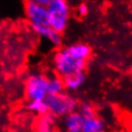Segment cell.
I'll use <instances>...</instances> for the list:
<instances>
[{
	"label": "cell",
	"instance_id": "cell-17",
	"mask_svg": "<svg viewBox=\"0 0 132 132\" xmlns=\"http://www.w3.org/2000/svg\"><path fill=\"white\" fill-rule=\"evenodd\" d=\"M131 73H132V64H131Z\"/></svg>",
	"mask_w": 132,
	"mask_h": 132
},
{
	"label": "cell",
	"instance_id": "cell-8",
	"mask_svg": "<svg viewBox=\"0 0 132 132\" xmlns=\"http://www.w3.org/2000/svg\"><path fill=\"white\" fill-rule=\"evenodd\" d=\"M85 80H86L85 73L84 72H80V73H74L64 77L63 78V83H64V86L66 88L74 91V90H78L85 83Z\"/></svg>",
	"mask_w": 132,
	"mask_h": 132
},
{
	"label": "cell",
	"instance_id": "cell-4",
	"mask_svg": "<svg viewBox=\"0 0 132 132\" xmlns=\"http://www.w3.org/2000/svg\"><path fill=\"white\" fill-rule=\"evenodd\" d=\"M48 77L44 74H31L29 75L25 83V94L29 102L44 101L47 97Z\"/></svg>",
	"mask_w": 132,
	"mask_h": 132
},
{
	"label": "cell",
	"instance_id": "cell-1",
	"mask_svg": "<svg viewBox=\"0 0 132 132\" xmlns=\"http://www.w3.org/2000/svg\"><path fill=\"white\" fill-rule=\"evenodd\" d=\"M48 14V25L55 31L62 35L70 20V6L65 0H48L46 6Z\"/></svg>",
	"mask_w": 132,
	"mask_h": 132
},
{
	"label": "cell",
	"instance_id": "cell-16",
	"mask_svg": "<svg viewBox=\"0 0 132 132\" xmlns=\"http://www.w3.org/2000/svg\"><path fill=\"white\" fill-rule=\"evenodd\" d=\"M70 132H82L81 130H75V131H70Z\"/></svg>",
	"mask_w": 132,
	"mask_h": 132
},
{
	"label": "cell",
	"instance_id": "cell-9",
	"mask_svg": "<svg viewBox=\"0 0 132 132\" xmlns=\"http://www.w3.org/2000/svg\"><path fill=\"white\" fill-rule=\"evenodd\" d=\"M82 132H103L104 131V123L100 118L96 115L90 119H83L81 125Z\"/></svg>",
	"mask_w": 132,
	"mask_h": 132
},
{
	"label": "cell",
	"instance_id": "cell-6",
	"mask_svg": "<svg viewBox=\"0 0 132 132\" xmlns=\"http://www.w3.org/2000/svg\"><path fill=\"white\" fill-rule=\"evenodd\" d=\"M66 51L76 61L81 62H86L91 56L92 49L87 44L84 43H77V44H73L68 47H66Z\"/></svg>",
	"mask_w": 132,
	"mask_h": 132
},
{
	"label": "cell",
	"instance_id": "cell-3",
	"mask_svg": "<svg viewBox=\"0 0 132 132\" xmlns=\"http://www.w3.org/2000/svg\"><path fill=\"white\" fill-rule=\"evenodd\" d=\"M46 103L48 106L49 114L53 117H66L77 108V102L74 97L62 93L57 95H47Z\"/></svg>",
	"mask_w": 132,
	"mask_h": 132
},
{
	"label": "cell",
	"instance_id": "cell-14",
	"mask_svg": "<svg viewBox=\"0 0 132 132\" xmlns=\"http://www.w3.org/2000/svg\"><path fill=\"white\" fill-rule=\"evenodd\" d=\"M78 113L81 114V117L83 119H90L95 117V110L91 104L88 103H82L80 104V110Z\"/></svg>",
	"mask_w": 132,
	"mask_h": 132
},
{
	"label": "cell",
	"instance_id": "cell-11",
	"mask_svg": "<svg viewBox=\"0 0 132 132\" xmlns=\"http://www.w3.org/2000/svg\"><path fill=\"white\" fill-rule=\"evenodd\" d=\"M82 122H83V118L81 117V114L78 112L74 111L65 117V128L67 132L81 130Z\"/></svg>",
	"mask_w": 132,
	"mask_h": 132
},
{
	"label": "cell",
	"instance_id": "cell-5",
	"mask_svg": "<svg viewBox=\"0 0 132 132\" xmlns=\"http://www.w3.org/2000/svg\"><path fill=\"white\" fill-rule=\"evenodd\" d=\"M47 4L48 0H30L25 4V14L31 26H49Z\"/></svg>",
	"mask_w": 132,
	"mask_h": 132
},
{
	"label": "cell",
	"instance_id": "cell-7",
	"mask_svg": "<svg viewBox=\"0 0 132 132\" xmlns=\"http://www.w3.org/2000/svg\"><path fill=\"white\" fill-rule=\"evenodd\" d=\"M32 30L43 38H46L54 46H59L62 44V35L55 31L49 26H31Z\"/></svg>",
	"mask_w": 132,
	"mask_h": 132
},
{
	"label": "cell",
	"instance_id": "cell-15",
	"mask_svg": "<svg viewBox=\"0 0 132 132\" xmlns=\"http://www.w3.org/2000/svg\"><path fill=\"white\" fill-rule=\"evenodd\" d=\"M88 11H90V9H88V6L86 4H81L77 8V12L81 17H84V16L88 15Z\"/></svg>",
	"mask_w": 132,
	"mask_h": 132
},
{
	"label": "cell",
	"instance_id": "cell-2",
	"mask_svg": "<svg viewBox=\"0 0 132 132\" xmlns=\"http://www.w3.org/2000/svg\"><path fill=\"white\" fill-rule=\"evenodd\" d=\"M86 62H81L74 59L68 54L66 48L59 49L54 56V68L58 77L64 78L74 73L84 72Z\"/></svg>",
	"mask_w": 132,
	"mask_h": 132
},
{
	"label": "cell",
	"instance_id": "cell-13",
	"mask_svg": "<svg viewBox=\"0 0 132 132\" xmlns=\"http://www.w3.org/2000/svg\"><path fill=\"white\" fill-rule=\"evenodd\" d=\"M27 108L29 111L34 112L36 114H39V115H46L49 113L48 111V106H47V103L46 101H32V102H28L27 104Z\"/></svg>",
	"mask_w": 132,
	"mask_h": 132
},
{
	"label": "cell",
	"instance_id": "cell-12",
	"mask_svg": "<svg viewBox=\"0 0 132 132\" xmlns=\"http://www.w3.org/2000/svg\"><path fill=\"white\" fill-rule=\"evenodd\" d=\"M64 88H65V86H64V83H63V78L58 77V76L48 78V86H47L48 95L62 94Z\"/></svg>",
	"mask_w": 132,
	"mask_h": 132
},
{
	"label": "cell",
	"instance_id": "cell-10",
	"mask_svg": "<svg viewBox=\"0 0 132 132\" xmlns=\"http://www.w3.org/2000/svg\"><path fill=\"white\" fill-rule=\"evenodd\" d=\"M35 132H55V117L49 113L40 117L36 123Z\"/></svg>",
	"mask_w": 132,
	"mask_h": 132
}]
</instances>
